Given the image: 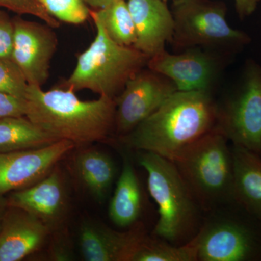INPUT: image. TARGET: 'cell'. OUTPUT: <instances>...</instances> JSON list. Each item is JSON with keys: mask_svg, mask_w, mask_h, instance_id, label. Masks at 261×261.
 <instances>
[{"mask_svg": "<svg viewBox=\"0 0 261 261\" xmlns=\"http://www.w3.org/2000/svg\"><path fill=\"white\" fill-rule=\"evenodd\" d=\"M163 1L167 2V1H168V0H163Z\"/></svg>", "mask_w": 261, "mask_h": 261, "instance_id": "4dcf8cb0", "label": "cell"}, {"mask_svg": "<svg viewBox=\"0 0 261 261\" xmlns=\"http://www.w3.org/2000/svg\"><path fill=\"white\" fill-rule=\"evenodd\" d=\"M8 199L5 195H0V230L3 224V218L8 207Z\"/></svg>", "mask_w": 261, "mask_h": 261, "instance_id": "f546056e", "label": "cell"}, {"mask_svg": "<svg viewBox=\"0 0 261 261\" xmlns=\"http://www.w3.org/2000/svg\"><path fill=\"white\" fill-rule=\"evenodd\" d=\"M25 100L29 121L57 140L75 146L105 140L115 128L116 100L107 96L82 100L70 89L44 91L29 85Z\"/></svg>", "mask_w": 261, "mask_h": 261, "instance_id": "7a4b0ae2", "label": "cell"}, {"mask_svg": "<svg viewBox=\"0 0 261 261\" xmlns=\"http://www.w3.org/2000/svg\"><path fill=\"white\" fill-rule=\"evenodd\" d=\"M8 205L23 209L47 224L63 210L65 190L63 178L56 168L32 186L10 192Z\"/></svg>", "mask_w": 261, "mask_h": 261, "instance_id": "2e32d148", "label": "cell"}, {"mask_svg": "<svg viewBox=\"0 0 261 261\" xmlns=\"http://www.w3.org/2000/svg\"><path fill=\"white\" fill-rule=\"evenodd\" d=\"M171 11L174 21L171 43L176 49L204 47L235 53L251 42L246 33L230 27L222 2L172 0Z\"/></svg>", "mask_w": 261, "mask_h": 261, "instance_id": "8992f818", "label": "cell"}, {"mask_svg": "<svg viewBox=\"0 0 261 261\" xmlns=\"http://www.w3.org/2000/svg\"><path fill=\"white\" fill-rule=\"evenodd\" d=\"M29 84L14 62L0 58V92L25 98Z\"/></svg>", "mask_w": 261, "mask_h": 261, "instance_id": "cb8c5ba5", "label": "cell"}, {"mask_svg": "<svg viewBox=\"0 0 261 261\" xmlns=\"http://www.w3.org/2000/svg\"><path fill=\"white\" fill-rule=\"evenodd\" d=\"M59 141L25 116L0 118V153L37 148Z\"/></svg>", "mask_w": 261, "mask_h": 261, "instance_id": "d6986e66", "label": "cell"}, {"mask_svg": "<svg viewBox=\"0 0 261 261\" xmlns=\"http://www.w3.org/2000/svg\"><path fill=\"white\" fill-rule=\"evenodd\" d=\"M147 68L172 81L179 92H210L220 71L214 54L197 47L181 54L165 50L149 58Z\"/></svg>", "mask_w": 261, "mask_h": 261, "instance_id": "7c38bea8", "label": "cell"}, {"mask_svg": "<svg viewBox=\"0 0 261 261\" xmlns=\"http://www.w3.org/2000/svg\"><path fill=\"white\" fill-rule=\"evenodd\" d=\"M90 18L97 31L95 38L79 55L74 70L60 87L74 92L87 89L116 99L127 82L147 66L149 58L135 47L113 42L100 22Z\"/></svg>", "mask_w": 261, "mask_h": 261, "instance_id": "3957f363", "label": "cell"}, {"mask_svg": "<svg viewBox=\"0 0 261 261\" xmlns=\"http://www.w3.org/2000/svg\"><path fill=\"white\" fill-rule=\"evenodd\" d=\"M13 37V18L0 8V58L11 60Z\"/></svg>", "mask_w": 261, "mask_h": 261, "instance_id": "484cf974", "label": "cell"}, {"mask_svg": "<svg viewBox=\"0 0 261 261\" xmlns=\"http://www.w3.org/2000/svg\"><path fill=\"white\" fill-rule=\"evenodd\" d=\"M75 167L81 179L97 199L106 198L115 178V165L104 152L88 149L77 156Z\"/></svg>", "mask_w": 261, "mask_h": 261, "instance_id": "ffe728a7", "label": "cell"}, {"mask_svg": "<svg viewBox=\"0 0 261 261\" xmlns=\"http://www.w3.org/2000/svg\"><path fill=\"white\" fill-rule=\"evenodd\" d=\"M217 105L210 92L176 91L152 115L125 135L133 148L173 161L216 128Z\"/></svg>", "mask_w": 261, "mask_h": 261, "instance_id": "6da1fadb", "label": "cell"}, {"mask_svg": "<svg viewBox=\"0 0 261 261\" xmlns=\"http://www.w3.org/2000/svg\"><path fill=\"white\" fill-rule=\"evenodd\" d=\"M75 147L70 141L59 140L37 148L0 153V195L40 181Z\"/></svg>", "mask_w": 261, "mask_h": 261, "instance_id": "8fae6325", "label": "cell"}, {"mask_svg": "<svg viewBox=\"0 0 261 261\" xmlns=\"http://www.w3.org/2000/svg\"><path fill=\"white\" fill-rule=\"evenodd\" d=\"M25 98L0 92V118L25 116Z\"/></svg>", "mask_w": 261, "mask_h": 261, "instance_id": "4316f807", "label": "cell"}, {"mask_svg": "<svg viewBox=\"0 0 261 261\" xmlns=\"http://www.w3.org/2000/svg\"><path fill=\"white\" fill-rule=\"evenodd\" d=\"M48 225L27 211L8 206L0 230V261L23 260L39 250Z\"/></svg>", "mask_w": 261, "mask_h": 261, "instance_id": "5bb4252c", "label": "cell"}, {"mask_svg": "<svg viewBox=\"0 0 261 261\" xmlns=\"http://www.w3.org/2000/svg\"><path fill=\"white\" fill-rule=\"evenodd\" d=\"M5 8L18 15H29L42 20L53 29L59 28L61 22L44 10L39 0H0V8Z\"/></svg>", "mask_w": 261, "mask_h": 261, "instance_id": "d4e9b609", "label": "cell"}, {"mask_svg": "<svg viewBox=\"0 0 261 261\" xmlns=\"http://www.w3.org/2000/svg\"><path fill=\"white\" fill-rule=\"evenodd\" d=\"M192 240L197 260H261V221L242 207L238 215L206 226Z\"/></svg>", "mask_w": 261, "mask_h": 261, "instance_id": "ba28073f", "label": "cell"}, {"mask_svg": "<svg viewBox=\"0 0 261 261\" xmlns=\"http://www.w3.org/2000/svg\"><path fill=\"white\" fill-rule=\"evenodd\" d=\"M216 128L233 145L261 156V65L249 60L241 78L222 107Z\"/></svg>", "mask_w": 261, "mask_h": 261, "instance_id": "52a82bcc", "label": "cell"}, {"mask_svg": "<svg viewBox=\"0 0 261 261\" xmlns=\"http://www.w3.org/2000/svg\"><path fill=\"white\" fill-rule=\"evenodd\" d=\"M44 10L60 22L80 25L90 18V9L83 0H39Z\"/></svg>", "mask_w": 261, "mask_h": 261, "instance_id": "603a6c76", "label": "cell"}, {"mask_svg": "<svg viewBox=\"0 0 261 261\" xmlns=\"http://www.w3.org/2000/svg\"><path fill=\"white\" fill-rule=\"evenodd\" d=\"M135 24V44L133 47L152 58L165 50L171 42L174 21L171 9L163 0H127Z\"/></svg>", "mask_w": 261, "mask_h": 261, "instance_id": "4fadbf2b", "label": "cell"}, {"mask_svg": "<svg viewBox=\"0 0 261 261\" xmlns=\"http://www.w3.org/2000/svg\"><path fill=\"white\" fill-rule=\"evenodd\" d=\"M139 162L147 173L149 194L159 207L156 236L169 243L190 238L197 223V200L174 163L142 151Z\"/></svg>", "mask_w": 261, "mask_h": 261, "instance_id": "277c9868", "label": "cell"}, {"mask_svg": "<svg viewBox=\"0 0 261 261\" xmlns=\"http://www.w3.org/2000/svg\"><path fill=\"white\" fill-rule=\"evenodd\" d=\"M145 237L140 226L120 232L103 225L84 223L80 228V250L87 261H130Z\"/></svg>", "mask_w": 261, "mask_h": 261, "instance_id": "9a60e30c", "label": "cell"}, {"mask_svg": "<svg viewBox=\"0 0 261 261\" xmlns=\"http://www.w3.org/2000/svg\"><path fill=\"white\" fill-rule=\"evenodd\" d=\"M14 37L11 60L23 73L29 85L42 87L49 75L50 63L58 40L47 24L13 18Z\"/></svg>", "mask_w": 261, "mask_h": 261, "instance_id": "30bf717a", "label": "cell"}, {"mask_svg": "<svg viewBox=\"0 0 261 261\" xmlns=\"http://www.w3.org/2000/svg\"><path fill=\"white\" fill-rule=\"evenodd\" d=\"M261 0H234L237 13L240 18L243 20L251 15L256 10Z\"/></svg>", "mask_w": 261, "mask_h": 261, "instance_id": "83f0119b", "label": "cell"}, {"mask_svg": "<svg viewBox=\"0 0 261 261\" xmlns=\"http://www.w3.org/2000/svg\"><path fill=\"white\" fill-rule=\"evenodd\" d=\"M90 17L100 22L113 42L126 47L135 44V24L126 0H116L101 9L90 10Z\"/></svg>", "mask_w": 261, "mask_h": 261, "instance_id": "44dd1931", "label": "cell"}, {"mask_svg": "<svg viewBox=\"0 0 261 261\" xmlns=\"http://www.w3.org/2000/svg\"><path fill=\"white\" fill-rule=\"evenodd\" d=\"M142 209V193L138 177L126 159L109 205L110 219L119 227H128L138 219Z\"/></svg>", "mask_w": 261, "mask_h": 261, "instance_id": "ac0fdd59", "label": "cell"}, {"mask_svg": "<svg viewBox=\"0 0 261 261\" xmlns=\"http://www.w3.org/2000/svg\"><path fill=\"white\" fill-rule=\"evenodd\" d=\"M228 141L215 128L173 161L198 203L205 207L221 201L234 202L233 155Z\"/></svg>", "mask_w": 261, "mask_h": 261, "instance_id": "5b68a950", "label": "cell"}, {"mask_svg": "<svg viewBox=\"0 0 261 261\" xmlns=\"http://www.w3.org/2000/svg\"><path fill=\"white\" fill-rule=\"evenodd\" d=\"M85 4L94 10H99L116 0H83Z\"/></svg>", "mask_w": 261, "mask_h": 261, "instance_id": "f1b7e54d", "label": "cell"}, {"mask_svg": "<svg viewBox=\"0 0 261 261\" xmlns=\"http://www.w3.org/2000/svg\"><path fill=\"white\" fill-rule=\"evenodd\" d=\"M177 91L174 83L158 72L143 68L127 82L115 99V128L126 135Z\"/></svg>", "mask_w": 261, "mask_h": 261, "instance_id": "9c48e42d", "label": "cell"}, {"mask_svg": "<svg viewBox=\"0 0 261 261\" xmlns=\"http://www.w3.org/2000/svg\"><path fill=\"white\" fill-rule=\"evenodd\" d=\"M233 200L261 221V156L233 145Z\"/></svg>", "mask_w": 261, "mask_h": 261, "instance_id": "e0dca14e", "label": "cell"}, {"mask_svg": "<svg viewBox=\"0 0 261 261\" xmlns=\"http://www.w3.org/2000/svg\"><path fill=\"white\" fill-rule=\"evenodd\" d=\"M197 247L193 240L176 247L167 241L152 240L147 236L141 242L130 261H196Z\"/></svg>", "mask_w": 261, "mask_h": 261, "instance_id": "7402d4cb", "label": "cell"}]
</instances>
